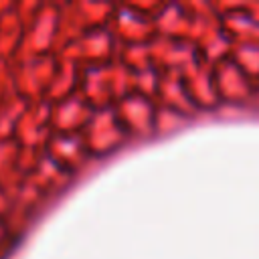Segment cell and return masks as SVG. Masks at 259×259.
I'll return each mask as SVG.
<instances>
[{
	"mask_svg": "<svg viewBox=\"0 0 259 259\" xmlns=\"http://www.w3.org/2000/svg\"><path fill=\"white\" fill-rule=\"evenodd\" d=\"M121 113H119V117L125 121V125L130 127V130H134V132H138L140 127L144 130L146 125H148V119H150V115H144V111L148 113L150 109H148V103L144 101V99H138V95H127V99H123L121 101V109H119Z\"/></svg>",
	"mask_w": 259,
	"mask_h": 259,
	"instance_id": "1",
	"label": "cell"
}]
</instances>
